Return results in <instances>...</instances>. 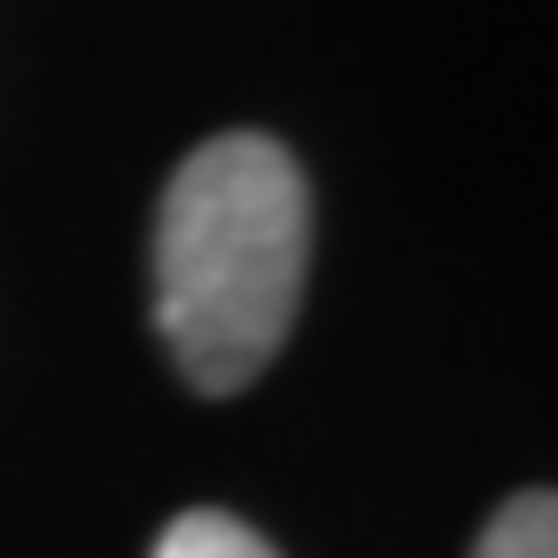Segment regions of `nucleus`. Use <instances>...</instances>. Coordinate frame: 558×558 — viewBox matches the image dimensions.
<instances>
[{
    "label": "nucleus",
    "instance_id": "f257e3e1",
    "mask_svg": "<svg viewBox=\"0 0 558 558\" xmlns=\"http://www.w3.org/2000/svg\"><path fill=\"white\" fill-rule=\"evenodd\" d=\"M311 271L303 163L264 132H218L156 209V326L202 396L248 388L295 333Z\"/></svg>",
    "mask_w": 558,
    "mask_h": 558
},
{
    "label": "nucleus",
    "instance_id": "f03ea898",
    "mask_svg": "<svg viewBox=\"0 0 558 558\" xmlns=\"http://www.w3.org/2000/svg\"><path fill=\"white\" fill-rule=\"evenodd\" d=\"M473 558H558V505L550 488H520L497 505V520L481 527Z\"/></svg>",
    "mask_w": 558,
    "mask_h": 558
},
{
    "label": "nucleus",
    "instance_id": "7ed1b4c3",
    "mask_svg": "<svg viewBox=\"0 0 558 558\" xmlns=\"http://www.w3.org/2000/svg\"><path fill=\"white\" fill-rule=\"evenodd\" d=\"M156 558H279L248 520H233V512H179L163 535H156Z\"/></svg>",
    "mask_w": 558,
    "mask_h": 558
}]
</instances>
